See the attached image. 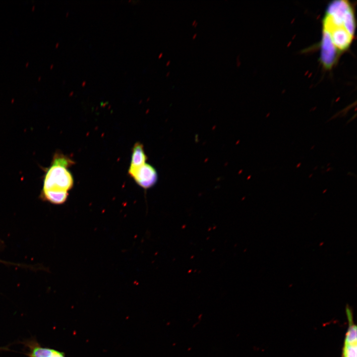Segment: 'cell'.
I'll use <instances>...</instances> for the list:
<instances>
[{
    "label": "cell",
    "instance_id": "obj_1",
    "mask_svg": "<svg viewBox=\"0 0 357 357\" xmlns=\"http://www.w3.org/2000/svg\"><path fill=\"white\" fill-rule=\"evenodd\" d=\"M356 20L353 4L347 0H335L327 5L322 19L319 60L326 69L337 63L354 38Z\"/></svg>",
    "mask_w": 357,
    "mask_h": 357
},
{
    "label": "cell",
    "instance_id": "obj_2",
    "mask_svg": "<svg viewBox=\"0 0 357 357\" xmlns=\"http://www.w3.org/2000/svg\"><path fill=\"white\" fill-rule=\"evenodd\" d=\"M73 185V177L67 168L52 161L51 165L45 170L40 197L52 204H63Z\"/></svg>",
    "mask_w": 357,
    "mask_h": 357
},
{
    "label": "cell",
    "instance_id": "obj_3",
    "mask_svg": "<svg viewBox=\"0 0 357 357\" xmlns=\"http://www.w3.org/2000/svg\"><path fill=\"white\" fill-rule=\"evenodd\" d=\"M128 174L139 186L145 189L154 185L158 179L156 170L148 164H144L136 169H129Z\"/></svg>",
    "mask_w": 357,
    "mask_h": 357
},
{
    "label": "cell",
    "instance_id": "obj_4",
    "mask_svg": "<svg viewBox=\"0 0 357 357\" xmlns=\"http://www.w3.org/2000/svg\"><path fill=\"white\" fill-rule=\"evenodd\" d=\"M26 345L28 348V357H66L64 353L41 346L36 341H28Z\"/></svg>",
    "mask_w": 357,
    "mask_h": 357
},
{
    "label": "cell",
    "instance_id": "obj_5",
    "mask_svg": "<svg viewBox=\"0 0 357 357\" xmlns=\"http://www.w3.org/2000/svg\"><path fill=\"white\" fill-rule=\"evenodd\" d=\"M147 158L142 144L139 142L136 143L132 149L129 169H136L144 165L145 164Z\"/></svg>",
    "mask_w": 357,
    "mask_h": 357
},
{
    "label": "cell",
    "instance_id": "obj_6",
    "mask_svg": "<svg viewBox=\"0 0 357 357\" xmlns=\"http://www.w3.org/2000/svg\"><path fill=\"white\" fill-rule=\"evenodd\" d=\"M342 357H357V343L344 342Z\"/></svg>",
    "mask_w": 357,
    "mask_h": 357
},
{
    "label": "cell",
    "instance_id": "obj_7",
    "mask_svg": "<svg viewBox=\"0 0 357 357\" xmlns=\"http://www.w3.org/2000/svg\"><path fill=\"white\" fill-rule=\"evenodd\" d=\"M196 35H197V34H196V33H195V34L193 35V36H192V39H194L196 38Z\"/></svg>",
    "mask_w": 357,
    "mask_h": 357
},
{
    "label": "cell",
    "instance_id": "obj_8",
    "mask_svg": "<svg viewBox=\"0 0 357 357\" xmlns=\"http://www.w3.org/2000/svg\"><path fill=\"white\" fill-rule=\"evenodd\" d=\"M196 20H194L192 22V26H194V25L196 23Z\"/></svg>",
    "mask_w": 357,
    "mask_h": 357
},
{
    "label": "cell",
    "instance_id": "obj_9",
    "mask_svg": "<svg viewBox=\"0 0 357 357\" xmlns=\"http://www.w3.org/2000/svg\"><path fill=\"white\" fill-rule=\"evenodd\" d=\"M170 62H171V61L168 60V61L166 63V65L167 66L169 65Z\"/></svg>",
    "mask_w": 357,
    "mask_h": 357
},
{
    "label": "cell",
    "instance_id": "obj_10",
    "mask_svg": "<svg viewBox=\"0 0 357 357\" xmlns=\"http://www.w3.org/2000/svg\"><path fill=\"white\" fill-rule=\"evenodd\" d=\"M162 55H163V53H161L159 55L158 58H160L162 56Z\"/></svg>",
    "mask_w": 357,
    "mask_h": 357
},
{
    "label": "cell",
    "instance_id": "obj_11",
    "mask_svg": "<svg viewBox=\"0 0 357 357\" xmlns=\"http://www.w3.org/2000/svg\"><path fill=\"white\" fill-rule=\"evenodd\" d=\"M170 73V71H168V72L167 73V74H166V76H168Z\"/></svg>",
    "mask_w": 357,
    "mask_h": 357
},
{
    "label": "cell",
    "instance_id": "obj_12",
    "mask_svg": "<svg viewBox=\"0 0 357 357\" xmlns=\"http://www.w3.org/2000/svg\"><path fill=\"white\" fill-rule=\"evenodd\" d=\"M197 24H198V23H197V22H196V23L193 26H194V27H196V26L197 25Z\"/></svg>",
    "mask_w": 357,
    "mask_h": 357
},
{
    "label": "cell",
    "instance_id": "obj_13",
    "mask_svg": "<svg viewBox=\"0 0 357 357\" xmlns=\"http://www.w3.org/2000/svg\"><path fill=\"white\" fill-rule=\"evenodd\" d=\"M85 83H86V82H85V81L83 82L82 83V86H84V85L85 84Z\"/></svg>",
    "mask_w": 357,
    "mask_h": 357
},
{
    "label": "cell",
    "instance_id": "obj_14",
    "mask_svg": "<svg viewBox=\"0 0 357 357\" xmlns=\"http://www.w3.org/2000/svg\"><path fill=\"white\" fill-rule=\"evenodd\" d=\"M0 262L5 263L4 262H3V261H1V260H0Z\"/></svg>",
    "mask_w": 357,
    "mask_h": 357
}]
</instances>
